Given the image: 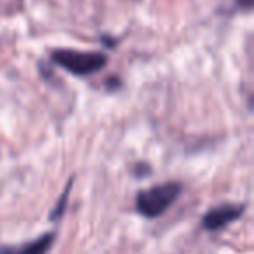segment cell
<instances>
[{
  "mask_svg": "<svg viewBox=\"0 0 254 254\" xmlns=\"http://www.w3.org/2000/svg\"><path fill=\"white\" fill-rule=\"evenodd\" d=\"M235 4L239 5L242 11H249L253 7V0H235Z\"/></svg>",
  "mask_w": 254,
  "mask_h": 254,
  "instance_id": "5",
  "label": "cell"
},
{
  "mask_svg": "<svg viewBox=\"0 0 254 254\" xmlns=\"http://www.w3.org/2000/svg\"><path fill=\"white\" fill-rule=\"evenodd\" d=\"M242 212H244L242 205H232V204L219 205V207L211 209V211L202 218V225H204V228L209 230V232H216V230L225 228L226 225H230V223H233L237 218H240Z\"/></svg>",
  "mask_w": 254,
  "mask_h": 254,
  "instance_id": "3",
  "label": "cell"
},
{
  "mask_svg": "<svg viewBox=\"0 0 254 254\" xmlns=\"http://www.w3.org/2000/svg\"><path fill=\"white\" fill-rule=\"evenodd\" d=\"M181 190L183 187L176 181H169L159 187H152L150 190H143L136 197V209L145 218H157L176 202Z\"/></svg>",
  "mask_w": 254,
  "mask_h": 254,
  "instance_id": "1",
  "label": "cell"
},
{
  "mask_svg": "<svg viewBox=\"0 0 254 254\" xmlns=\"http://www.w3.org/2000/svg\"><path fill=\"white\" fill-rule=\"evenodd\" d=\"M53 61L66 71L78 77L92 75L105 68L106 56L101 53H82L73 49H60L53 53Z\"/></svg>",
  "mask_w": 254,
  "mask_h": 254,
  "instance_id": "2",
  "label": "cell"
},
{
  "mask_svg": "<svg viewBox=\"0 0 254 254\" xmlns=\"http://www.w3.org/2000/svg\"><path fill=\"white\" fill-rule=\"evenodd\" d=\"M56 233H44L33 242H25L19 246H5L0 247V254H47L54 244Z\"/></svg>",
  "mask_w": 254,
  "mask_h": 254,
  "instance_id": "4",
  "label": "cell"
}]
</instances>
